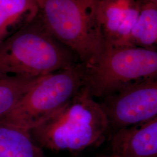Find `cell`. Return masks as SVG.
I'll return each mask as SVG.
<instances>
[{"label":"cell","instance_id":"cell-13","mask_svg":"<svg viewBox=\"0 0 157 157\" xmlns=\"http://www.w3.org/2000/svg\"><path fill=\"white\" fill-rule=\"evenodd\" d=\"M139 2H140L141 5H144L146 4H154L157 5V0H139Z\"/></svg>","mask_w":157,"mask_h":157},{"label":"cell","instance_id":"cell-7","mask_svg":"<svg viewBox=\"0 0 157 157\" xmlns=\"http://www.w3.org/2000/svg\"><path fill=\"white\" fill-rule=\"evenodd\" d=\"M141 6L139 0H98L97 14L105 47H128L129 34Z\"/></svg>","mask_w":157,"mask_h":157},{"label":"cell","instance_id":"cell-11","mask_svg":"<svg viewBox=\"0 0 157 157\" xmlns=\"http://www.w3.org/2000/svg\"><path fill=\"white\" fill-rule=\"evenodd\" d=\"M157 5H142L129 34L128 46L157 50Z\"/></svg>","mask_w":157,"mask_h":157},{"label":"cell","instance_id":"cell-3","mask_svg":"<svg viewBox=\"0 0 157 157\" xmlns=\"http://www.w3.org/2000/svg\"><path fill=\"white\" fill-rule=\"evenodd\" d=\"M75 56L37 16L0 44V77L44 76L75 65Z\"/></svg>","mask_w":157,"mask_h":157},{"label":"cell","instance_id":"cell-10","mask_svg":"<svg viewBox=\"0 0 157 157\" xmlns=\"http://www.w3.org/2000/svg\"><path fill=\"white\" fill-rule=\"evenodd\" d=\"M0 157H46L29 130L0 121Z\"/></svg>","mask_w":157,"mask_h":157},{"label":"cell","instance_id":"cell-1","mask_svg":"<svg viewBox=\"0 0 157 157\" xmlns=\"http://www.w3.org/2000/svg\"><path fill=\"white\" fill-rule=\"evenodd\" d=\"M108 130L100 104L83 86L54 116L30 132L41 148L77 151L100 143Z\"/></svg>","mask_w":157,"mask_h":157},{"label":"cell","instance_id":"cell-6","mask_svg":"<svg viewBox=\"0 0 157 157\" xmlns=\"http://www.w3.org/2000/svg\"><path fill=\"white\" fill-rule=\"evenodd\" d=\"M100 104L113 133L150 121L157 117V78L130 84Z\"/></svg>","mask_w":157,"mask_h":157},{"label":"cell","instance_id":"cell-4","mask_svg":"<svg viewBox=\"0 0 157 157\" xmlns=\"http://www.w3.org/2000/svg\"><path fill=\"white\" fill-rule=\"evenodd\" d=\"M84 84L82 63L42 76L1 121L30 130L62 109Z\"/></svg>","mask_w":157,"mask_h":157},{"label":"cell","instance_id":"cell-14","mask_svg":"<svg viewBox=\"0 0 157 157\" xmlns=\"http://www.w3.org/2000/svg\"><path fill=\"white\" fill-rule=\"evenodd\" d=\"M117 157V156H115V155H113V156H112V157Z\"/></svg>","mask_w":157,"mask_h":157},{"label":"cell","instance_id":"cell-5","mask_svg":"<svg viewBox=\"0 0 157 157\" xmlns=\"http://www.w3.org/2000/svg\"><path fill=\"white\" fill-rule=\"evenodd\" d=\"M157 78V50L141 47H105L93 64L84 67V86L93 97L104 98L130 84Z\"/></svg>","mask_w":157,"mask_h":157},{"label":"cell","instance_id":"cell-2","mask_svg":"<svg viewBox=\"0 0 157 157\" xmlns=\"http://www.w3.org/2000/svg\"><path fill=\"white\" fill-rule=\"evenodd\" d=\"M46 30L78 58L84 67L93 64L105 49L97 14L98 0H36Z\"/></svg>","mask_w":157,"mask_h":157},{"label":"cell","instance_id":"cell-8","mask_svg":"<svg viewBox=\"0 0 157 157\" xmlns=\"http://www.w3.org/2000/svg\"><path fill=\"white\" fill-rule=\"evenodd\" d=\"M112 152L118 157H157V117L113 133Z\"/></svg>","mask_w":157,"mask_h":157},{"label":"cell","instance_id":"cell-12","mask_svg":"<svg viewBox=\"0 0 157 157\" xmlns=\"http://www.w3.org/2000/svg\"><path fill=\"white\" fill-rule=\"evenodd\" d=\"M42 77V76H41ZM41 77H0V121Z\"/></svg>","mask_w":157,"mask_h":157},{"label":"cell","instance_id":"cell-9","mask_svg":"<svg viewBox=\"0 0 157 157\" xmlns=\"http://www.w3.org/2000/svg\"><path fill=\"white\" fill-rule=\"evenodd\" d=\"M38 11L36 0H0V44L33 21Z\"/></svg>","mask_w":157,"mask_h":157}]
</instances>
